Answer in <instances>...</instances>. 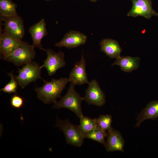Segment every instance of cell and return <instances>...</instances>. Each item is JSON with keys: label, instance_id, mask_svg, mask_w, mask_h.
<instances>
[{"label": "cell", "instance_id": "cell-11", "mask_svg": "<svg viewBox=\"0 0 158 158\" xmlns=\"http://www.w3.org/2000/svg\"><path fill=\"white\" fill-rule=\"evenodd\" d=\"M86 63L83 53L80 60L76 62L69 73L68 78L70 82L77 85L88 84L86 71Z\"/></svg>", "mask_w": 158, "mask_h": 158}, {"label": "cell", "instance_id": "cell-16", "mask_svg": "<svg viewBox=\"0 0 158 158\" xmlns=\"http://www.w3.org/2000/svg\"><path fill=\"white\" fill-rule=\"evenodd\" d=\"M100 50L112 59L116 58L120 56L122 49L116 40L110 39L102 40L99 43Z\"/></svg>", "mask_w": 158, "mask_h": 158}, {"label": "cell", "instance_id": "cell-22", "mask_svg": "<svg viewBox=\"0 0 158 158\" xmlns=\"http://www.w3.org/2000/svg\"><path fill=\"white\" fill-rule=\"evenodd\" d=\"M8 74L10 77V80L4 87L0 89V91L9 94L17 93L18 84L15 78L13 72L12 71Z\"/></svg>", "mask_w": 158, "mask_h": 158}, {"label": "cell", "instance_id": "cell-4", "mask_svg": "<svg viewBox=\"0 0 158 158\" xmlns=\"http://www.w3.org/2000/svg\"><path fill=\"white\" fill-rule=\"evenodd\" d=\"M35 47L25 41H22L20 45L4 60L12 63L15 66H20L29 63L36 55Z\"/></svg>", "mask_w": 158, "mask_h": 158}, {"label": "cell", "instance_id": "cell-3", "mask_svg": "<svg viewBox=\"0 0 158 158\" xmlns=\"http://www.w3.org/2000/svg\"><path fill=\"white\" fill-rule=\"evenodd\" d=\"M55 126L63 132L67 143L77 147L81 146L85 138L79 125L72 124L68 119L62 120L57 118Z\"/></svg>", "mask_w": 158, "mask_h": 158}, {"label": "cell", "instance_id": "cell-20", "mask_svg": "<svg viewBox=\"0 0 158 158\" xmlns=\"http://www.w3.org/2000/svg\"><path fill=\"white\" fill-rule=\"evenodd\" d=\"M107 132L97 127L89 133L84 135L85 138H87L97 142L104 145Z\"/></svg>", "mask_w": 158, "mask_h": 158}, {"label": "cell", "instance_id": "cell-5", "mask_svg": "<svg viewBox=\"0 0 158 158\" xmlns=\"http://www.w3.org/2000/svg\"><path fill=\"white\" fill-rule=\"evenodd\" d=\"M41 69L39 64L35 61H31L23 65L22 68H19L18 75H14L19 86L23 89L37 79L44 81L41 76Z\"/></svg>", "mask_w": 158, "mask_h": 158}, {"label": "cell", "instance_id": "cell-25", "mask_svg": "<svg viewBox=\"0 0 158 158\" xmlns=\"http://www.w3.org/2000/svg\"><path fill=\"white\" fill-rule=\"evenodd\" d=\"M43 0L47 1H50V0Z\"/></svg>", "mask_w": 158, "mask_h": 158}, {"label": "cell", "instance_id": "cell-19", "mask_svg": "<svg viewBox=\"0 0 158 158\" xmlns=\"http://www.w3.org/2000/svg\"><path fill=\"white\" fill-rule=\"evenodd\" d=\"M80 119V123L79 126L84 135L97 127L96 118L92 119L83 115Z\"/></svg>", "mask_w": 158, "mask_h": 158}, {"label": "cell", "instance_id": "cell-18", "mask_svg": "<svg viewBox=\"0 0 158 158\" xmlns=\"http://www.w3.org/2000/svg\"><path fill=\"white\" fill-rule=\"evenodd\" d=\"M17 4L11 0H0V16L9 17L18 15Z\"/></svg>", "mask_w": 158, "mask_h": 158}, {"label": "cell", "instance_id": "cell-8", "mask_svg": "<svg viewBox=\"0 0 158 158\" xmlns=\"http://www.w3.org/2000/svg\"><path fill=\"white\" fill-rule=\"evenodd\" d=\"M85 92L84 100L90 105L101 107L106 102L104 94L96 80L93 79L89 82Z\"/></svg>", "mask_w": 158, "mask_h": 158}, {"label": "cell", "instance_id": "cell-2", "mask_svg": "<svg viewBox=\"0 0 158 158\" xmlns=\"http://www.w3.org/2000/svg\"><path fill=\"white\" fill-rule=\"evenodd\" d=\"M75 85L71 82L66 94L61 100L56 101L53 108L56 109L62 108L67 109L74 113L79 118L83 116L81 108V103L84 100L75 89Z\"/></svg>", "mask_w": 158, "mask_h": 158}, {"label": "cell", "instance_id": "cell-10", "mask_svg": "<svg viewBox=\"0 0 158 158\" xmlns=\"http://www.w3.org/2000/svg\"><path fill=\"white\" fill-rule=\"evenodd\" d=\"M87 40V36L84 34L71 30L66 33L60 41L55 44V46L70 49L85 44Z\"/></svg>", "mask_w": 158, "mask_h": 158}, {"label": "cell", "instance_id": "cell-12", "mask_svg": "<svg viewBox=\"0 0 158 158\" xmlns=\"http://www.w3.org/2000/svg\"><path fill=\"white\" fill-rule=\"evenodd\" d=\"M125 141L120 133L112 128L107 132L104 146L108 152L114 151L124 152Z\"/></svg>", "mask_w": 158, "mask_h": 158}, {"label": "cell", "instance_id": "cell-7", "mask_svg": "<svg viewBox=\"0 0 158 158\" xmlns=\"http://www.w3.org/2000/svg\"><path fill=\"white\" fill-rule=\"evenodd\" d=\"M44 51L47 56L40 67L41 68H44L46 69L49 76L54 75L59 69L65 66L63 52L61 51L56 52L49 49H44Z\"/></svg>", "mask_w": 158, "mask_h": 158}, {"label": "cell", "instance_id": "cell-14", "mask_svg": "<svg viewBox=\"0 0 158 158\" xmlns=\"http://www.w3.org/2000/svg\"><path fill=\"white\" fill-rule=\"evenodd\" d=\"M29 32L32 38L33 45L35 47L44 50V49L42 47L41 41L47 35L44 19H42L38 22L30 27Z\"/></svg>", "mask_w": 158, "mask_h": 158}, {"label": "cell", "instance_id": "cell-17", "mask_svg": "<svg viewBox=\"0 0 158 158\" xmlns=\"http://www.w3.org/2000/svg\"><path fill=\"white\" fill-rule=\"evenodd\" d=\"M140 59L138 57L121 56L116 58L112 66H119L121 71L126 72H131L137 69L140 66Z\"/></svg>", "mask_w": 158, "mask_h": 158}, {"label": "cell", "instance_id": "cell-23", "mask_svg": "<svg viewBox=\"0 0 158 158\" xmlns=\"http://www.w3.org/2000/svg\"><path fill=\"white\" fill-rule=\"evenodd\" d=\"M10 103L12 107L16 109H20L24 105V100L17 93H14L11 97Z\"/></svg>", "mask_w": 158, "mask_h": 158}, {"label": "cell", "instance_id": "cell-21", "mask_svg": "<svg viewBox=\"0 0 158 158\" xmlns=\"http://www.w3.org/2000/svg\"><path fill=\"white\" fill-rule=\"evenodd\" d=\"M112 121V116L109 114L100 115L96 118L97 127L107 132L112 128L111 126Z\"/></svg>", "mask_w": 158, "mask_h": 158}, {"label": "cell", "instance_id": "cell-13", "mask_svg": "<svg viewBox=\"0 0 158 158\" xmlns=\"http://www.w3.org/2000/svg\"><path fill=\"white\" fill-rule=\"evenodd\" d=\"M22 40L15 38L3 32L0 34V58L4 60L20 44Z\"/></svg>", "mask_w": 158, "mask_h": 158}, {"label": "cell", "instance_id": "cell-15", "mask_svg": "<svg viewBox=\"0 0 158 158\" xmlns=\"http://www.w3.org/2000/svg\"><path fill=\"white\" fill-rule=\"evenodd\" d=\"M158 118V101L150 102L138 115L135 126L139 127L142 123L146 120H154Z\"/></svg>", "mask_w": 158, "mask_h": 158}, {"label": "cell", "instance_id": "cell-1", "mask_svg": "<svg viewBox=\"0 0 158 158\" xmlns=\"http://www.w3.org/2000/svg\"><path fill=\"white\" fill-rule=\"evenodd\" d=\"M44 81L42 86L36 87L35 90L38 99L44 103L49 104L54 103L57 98L61 97V93L70 80L68 78L61 77Z\"/></svg>", "mask_w": 158, "mask_h": 158}, {"label": "cell", "instance_id": "cell-6", "mask_svg": "<svg viewBox=\"0 0 158 158\" xmlns=\"http://www.w3.org/2000/svg\"><path fill=\"white\" fill-rule=\"evenodd\" d=\"M4 22L3 32L17 39L22 40L25 33L23 20L18 15L9 17L1 16Z\"/></svg>", "mask_w": 158, "mask_h": 158}, {"label": "cell", "instance_id": "cell-24", "mask_svg": "<svg viewBox=\"0 0 158 158\" xmlns=\"http://www.w3.org/2000/svg\"><path fill=\"white\" fill-rule=\"evenodd\" d=\"M90 1H92L93 2H96L97 0H90Z\"/></svg>", "mask_w": 158, "mask_h": 158}, {"label": "cell", "instance_id": "cell-9", "mask_svg": "<svg viewBox=\"0 0 158 158\" xmlns=\"http://www.w3.org/2000/svg\"><path fill=\"white\" fill-rule=\"evenodd\" d=\"M133 6L128 13V16H142L150 19L152 16L158 17V13L152 8V0H131Z\"/></svg>", "mask_w": 158, "mask_h": 158}]
</instances>
